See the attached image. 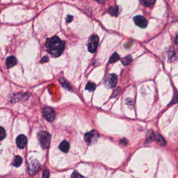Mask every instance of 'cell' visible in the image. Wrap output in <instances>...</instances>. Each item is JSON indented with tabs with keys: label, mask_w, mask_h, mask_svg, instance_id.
<instances>
[{
	"label": "cell",
	"mask_w": 178,
	"mask_h": 178,
	"mask_svg": "<svg viewBox=\"0 0 178 178\" xmlns=\"http://www.w3.org/2000/svg\"><path fill=\"white\" fill-rule=\"evenodd\" d=\"M17 61L14 56H9L6 60V65L7 68H11L17 64Z\"/></svg>",
	"instance_id": "obj_10"
},
{
	"label": "cell",
	"mask_w": 178,
	"mask_h": 178,
	"mask_svg": "<svg viewBox=\"0 0 178 178\" xmlns=\"http://www.w3.org/2000/svg\"><path fill=\"white\" fill-rule=\"evenodd\" d=\"M27 139L26 136L23 134L19 135L16 139V144L19 148L23 149L24 148L27 144Z\"/></svg>",
	"instance_id": "obj_8"
},
{
	"label": "cell",
	"mask_w": 178,
	"mask_h": 178,
	"mask_svg": "<svg viewBox=\"0 0 178 178\" xmlns=\"http://www.w3.org/2000/svg\"><path fill=\"white\" fill-rule=\"evenodd\" d=\"M95 1H97V2H101V1H102L103 0H95Z\"/></svg>",
	"instance_id": "obj_28"
},
{
	"label": "cell",
	"mask_w": 178,
	"mask_h": 178,
	"mask_svg": "<svg viewBox=\"0 0 178 178\" xmlns=\"http://www.w3.org/2000/svg\"><path fill=\"white\" fill-rule=\"evenodd\" d=\"M118 79L117 76L114 74H112L109 76L107 81V83L110 88L114 87L117 84Z\"/></svg>",
	"instance_id": "obj_9"
},
{
	"label": "cell",
	"mask_w": 178,
	"mask_h": 178,
	"mask_svg": "<svg viewBox=\"0 0 178 178\" xmlns=\"http://www.w3.org/2000/svg\"><path fill=\"white\" fill-rule=\"evenodd\" d=\"M48 61L49 57H48L47 56H44V57L41 59V61H40V63H45V62H47Z\"/></svg>",
	"instance_id": "obj_24"
},
{
	"label": "cell",
	"mask_w": 178,
	"mask_h": 178,
	"mask_svg": "<svg viewBox=\"0 0 178 178\" xmlns=\"http://www.w3.org/2000/svg\"><path fill=\"white\" fill-rule=\"evenodd\" d=\"M120 143H121V144H123L124 145H126L127 144V140L123 141V140H121Z\"/></svg>",
	"instance_id": "obj_26"
},
{
	"label": "cell",
	"mask_w": 178,
	"mask_h": 178,
	"mask_svg": "<svg viewBox=\"0 0 178 178\" xmlns=\"http://www.w3.org/2000/svg\"><path fill=\"white\" fill-rule=\"evenodd\" d=\"M175 43L178 45V34L177 35V36L175 37Z\"/></svg>",
	"instance_id": "obj_27"
},
{
	"label": "cell",
	"mask_w": 178,
	"mask_h": 178,
	"mask_svg": "<svg viewBox=\"0 0 178 178\" xmlns=\"http://www.w3.org/2000/svg\"><path fill=\"white\" fill-rule=\"evenodd\" d=\"M96 89V85L93 83L88 82L86 86V89L89 91H93Z\"/></svg>",
	"instance_id": "obj_17"
},
{
	"label": "cell",
	"mask_w": 178,
	"mask_h": 178,
	"mask_svg": "<svg viewBox=\"0 0 178 178\" xmlns=\"http://www.w3.org/2000/svg\"><path fill=\"white\" fill-rule=\"evenodd\" d=\"M119 58H120V57H119V55L118 53H114L111 57H110V60H109V63H113L114 62H115L116 61H117L119 59Z\"/></svg>",
	"instance_id": "obj_18"
},
{
	"label": "cell",
	"mask_w": 178,
	"mask_h": 178,
	"mask_svg": "<svg viewBox=\"0 0 178 178\" xmlns=\"http://www.w3.org/2000/svg\"><path fill=\"white\" fill-rule=\"evenodd\" d=\"M29 173L31 175H34L38 172L40 169V165L38 161L36 160H33L29 163L28 166Z\"/></svg>",
	"instance_id": "obj_7"
},
{
	"label": "cell",
	"mask_w": 178,
	"mask_h": 178,
	"mask_svg": "<svg viewBox=\"0 0 178 178\" xmlns=\"http://www.w3.org/2000/svg\"><path fill=\"white\" fill-rule=\"evenodd\" d=\"M59 148L61 151H63L64 153H67L69 149V142L66 140H64L63 142H61L59 146Z\"/></svg>",
	"instance_id": "obj_11"
},
{
	"label": "cell",
	"mask_w": 178,
	"mask_h": 178,
	"mask_svg": "<svg viewBox=\"0 0 178 178\" xmlns=\"http://www.w3.org/2000/svg\"><path fill=\"white\" fill-rule=\"evenodd\" d=\"M37 136L42 148L43 149L48 148L51 143V135L47 132L42 131L38 133Z\"/></svg>",
	"instance_id": "obj_2"
},
{
	"label": "cell",
	"mask_w": 178,
	"mask_h": 178,
	"mask_svg": "<svg viewBox=\"0 0 178 178\" xmlns=\"http://www.w3.org/2000/svg\"><path fill=\"white\" fill-rule=\"evenodd\" d=\"M6 136V133L3 127H1L0 128V139L1 141H2L3 139H4Z\"/></svg>",
	"instance_id": "obj_19"
},
{
	"label": "cell",
	"mask_w": 178,
	"mask_h": 178,
	"mask_svg": "<svg viewBox=\"0 0 178 178\" xmlns=\"http://www.w3.org/2000/svg\"><path fill=\"white\" fill-rule=\"evenodd\" d=\"M147 138L148 139V141H153L154 139H155V135L154 134V132L152 131L148 132Z\"/></svg>",
	"instance_id": "obj_20"
},
{
	"label": "cell",
	"mask_w": 178,
	"mask_h": 178,
	"mask_svg": "<svg viewBox=\"0 0 178 178\" xmlns=\"http://www.w3.org/2000/svg\"><path fill=\"white\" fill-rule=\"evenodd\" d=\"M133 19L135 24L139 27L143 28L146 27L148 24V21H147V19L142 16L139 15L135 16Z\"/></svg>",
	"instance_id": "obj_6"
},
{
	"label": "cell",
	"mask_w": 178,
	"mask_h": 178,
	"mask_svg": "<svg viewBox=\"0 0 178 178\" xmlns=\"http://www.w3.org/2000/svg\"><path fill=\"white\" fill-rule=\"evenodd\" d=\"M178 103V93L175 94V96L173 97L172 101L171 102L172 103Z\"/></svg>",
	"instance_id": "obj_23"
},
{
	"label": "cell",
	"mask_w": 178,
	"mask_h": 178,
	"mask_svg": "<svg viewBox=\"0 0 178 178\" xmlns=\"http://www.w3.org/2000/svg\"><path fill=\"white\" fill-rule=\"evenodd\" d=\"M155 139L157 142V144L160 146H165L166 145V141L164 139L163 137L160 135H157L155 136Z\"/></svg>",
	"instance_id": "obj_14"
},
{
	"label": "cell",
	"mask_w": 178,
	"mask_h": 178,
	"mask_svg": "<svg viewBox=\"0 0 178 178\" xmlns=\"http://www.w3.org/2000/svg\"><path fill=\"white\" fill-rule=\"evenodd\" d=\"M22 163H23L22 158L19 156H16L13 162V165L15 167H19L21 166Z\"/></svg>",
	"instance_id": "obj_13"
},
{
	"label": "cell",
	"mask_w": 178,
	"mask_h": 178,
	"mask_svg": "<svg viewBox=\"0 0 178 178\" xmlns=\"http://www.w3.org/2000/svg\"><path fill=\"white\" fill-rule=\"evenodd\" d=\"M72 177H75V178H79V177H83V176L81 175L79 173L76 171H74L72 175L71 176Z\"/></svg>",
	"instance_id": "obj_22"
},
{
	"label": "cell",
	"mask_w": 178,
	"mask_h": 178,
	"mask_svg": "<svg viewBox=\"0 0 178 178\" xmlns=\"http://www.w3.org/2000/svg\"><path fill=\"white\" fill-rule=\"evenodd\" d=\"M108 12L111 16H117L119 14V8L118 6L110 7L108 9Z\"/></svg>",
	"instance_id": "obj_12"
},
{
	"label": "cell",
	"mask_w": 178,
	"mask_h": 178,
	"mask_svg": "<svg viewBox=\"0 0 178 178\" xmlns=\"http://www.w3.org/2000/svg\"><path fill=\"white\" fill-rule=\"evenodd\" d=\"M132 61V57L130 55H129L123 58L121 60V62L124 65H127L131 63Z\"/></svg>",
	"instance_id": "obj_16"
},
{
	"label": "cell",
	"mask_w": 178,
	"mask_h": 178,
	"mask_svg": "<svg viewBox=\"0 0 178 178\" xmlns=\"http://www.w3.org/2000/svg\"><path fill=\"white\" fill-rule=\"evenodd\" d=\"M73 19V17L71 15H69L67 16V23H70L71 21H72Z\"/></svg>",
	"instance_id": "obj_25"
},
{
	"label": "cell",
	"mask_w": 178,
	"mask_h": 178,
	"mask_svg": "<svg viewBox=\"0 0 178 178\" xmlns=\"http://www.w3.org/2000/svg\"><path fill=\"white\" fill-rule=\"evenodd\" d=\"M42 177L43 178H48L49 177V171L48 170L45 169L43 171Z\"/></svg>",
	"instance_id": "obj_21"
},
{
	"label": "cell",
	"mask_w": 178,
	"mask_h": 178,
	"mask_svg": "<svg viewBox=\"0 0 178 178\" xmlns=\"http://www.w3.org/2000/svg\"><path fill=\"white\" fill-rule=\"evenodd\" d=\"M46 48L49 53L55 57H59L63 53L65 48V42L57 36L49 38L45 43Z\"/></svg>",
	"instance_id": "obj_1"
},
{
	"label": "cell",
	"mask_w": 178,
	"mask_h": 178,
	"mask_svg": "<svg viewBox=\"0 0 178 178\" xmlns=\"http://www.w3.org/2000/svg\"><path fill=\"white\" fill-rule=\"evenodd\" d=\"M42 114L44 117L49 121L52 122L55 120V114L54 110L50 107H45L43 109Z\"/></svg>",
	"instance_id": "obj_5"
},
{
	"label": "cell",
	"mask_w": 178,
	"mask_h": 178,
	"mask_svg": "<svg viewBox=\"0 0 178 178\" xmlns=\"http://www.w3.org/2000/svg\"><path fill=\"white\" fill-rule=\"evenodd\" d=\"M99 44V37L96 35H93L89 38L88 41V49L91 53L96 51Z\"/></svg>",
	"instance_id": "obj_3"
},
{
	"label": "cell",
	"mask_w": 178,
	"mask_h": 178,
	"mask_svg": "<svg viewBox=\"0 0 178 178\" xmlns=\"http://www.w3.org/2000/svg\"><path fill=\"white\" fill-rule=\"evenodd\" d=\"M156 0H141V2L145 6H151L154 5Z\"/></svg>",
	"instance_id": "obj_15"
},
{
	"label": "cell",
	"mask_w": 178,
	"mask_h": 178,
	"mask_svg": "<svg viewBox=\"0 0 178 178\" xmlns=\"http://www.w3.org/2000/svg\"><path fill=\"white\" fill-rule=\"evenodd\" d=\"M99 137V135L98 132L95 130H93L85 134V141L88 145H91L96 141Z\"/></svg>",
	"instance_id": "obj_4"
}]
</instances>
